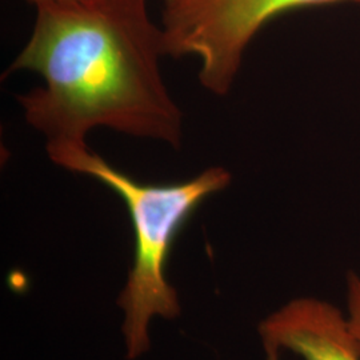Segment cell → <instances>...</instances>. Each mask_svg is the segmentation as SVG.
<instances>
[{
	"label": "cell",
	"mask_w": 360,
	"mask_h": 360,
	"mask_svg": "<svg viewBox=\"0 0 360 360\" xmlns=\"http://www.w3.org/2000/svg\"><path fill=\"white\" fill-rule=\"evenodd\" d=\"M163 55V31L146 0H72L37 7L10 72L44 80L18 99L50 158L87 147L98 127L179 147L183 115L160 72Z\"/></svg>",
	"instance_id": "obj_1"
},
{
	"label": "cell",
	"mask_w": 360,
	"mask_h": 360,
	"mask_svg": "<svg viewBox=\"0 0 360 360\" xmlns=\"http://www.w3.org/2000/svg\"><path fill=\"white\" fill-rule=\"evenodd\" d=\"M51 160L102 181L129 208L135 236L134 262L117 303L126 316L123 334L127 359H136L150 348L151 319L179 316L178 292L166 276L168 255L178 232L206 198L230 184L231 174L226 168L210 167L193 179L158 186L132 179L89 147L60 153Z\"/></svg>",
	"instance_id": "obj_2"
},
{
	"label": "cell",
	"mask_w": 360,
	"mask_h": 360,
	"mask_svg": "<svg viewBox=\"0 0 360 360\" xmlns=\"http://www.w3.org/2000/svg\"><path fill=\"white\" fill-rule=\"evenodd\" d=\"M334 1L340 0H165V51L175 58L198 56L203 87L224 95L231 89L248 43L272 18Z\"/></svg>",
	"instance_id": "obj_3"
},
{
	"label": "cell",
	"mask_w": 360,
	"mask_h": 360,
	"mask_svg": "<svg viewBox=\"0 0 360 360\" xmlns=\"http://www.w3.org/2000/svg\"><path fill=\"white\" fill-rule=\"evenodd\" d=\"M264 347L288 349L304 360H360V348L342 309L297 297L259 326Z\"/></svg>",
	"instance_id": "obj_4"
},
{
	"label": "cell",
	"mask_w": 360,
	"mask_h": 360,
	"mask_svg": "<svg viewBox=\"0 0 360 360\" xmlns=\"http://www.w3.org/2000/svg\"><path fill=\"white\" fill-rule=\"evenodd\" d=\"M348 328L360 348V275L349 274L347 279Z\"/></svg>",
	"instance_id": "obj_5"
},
{
	"label": "cell",
	"mask_w": 360,
	"mask_h": 360,
	"mask_svg": "<svg viewBox=\"0 0 360 360\" xmlns=\"http://www.w3.org/2000/svg\"><path fill=\"white\" fill-rule=\"evenodd\" d=\"M267 360H279V349L275 347H264Z\"/></svg>",
	"instance_id": "obj_6"
},
{
	"label": "cell",
	"mask_w": 360,
	"mask_h": 360,
	"mask_svg": "<svg viewBox=\"0 0 360 360\" xmlns=\"http://www.w3.org/2000/svg\"><path fill=\"white\" fill-rule=\"evenodd\" d=\"M37 7L46 6V4H53V3H65V1H72V0H30Z\"/></svg>",
	"instance_id": "obj_7"
},
{
	"label": "cell",
	"mask_w": 360,
	"mask_h": 360,
	"mask_svg": "<svg viewBox=\"0 0 360 360\" xmlns=\"http://www.w3.org/2000/svg\"><path fill=\"white\" fill-rule=\"evenodd\" d=\"M359 1H360V0H359Z\"/></svg>",
	"instance_id": "obj_8"
}]
</instances>
